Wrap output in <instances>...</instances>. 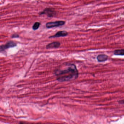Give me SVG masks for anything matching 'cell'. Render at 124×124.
<instances>
[{
	"label": "cell",
	"mask_w": 124,
	"mask_h": 124,
	"mask_svg": "<svg viewBox=\"0 0 124 124\" xmlns=\"http://www.w3.org/2000/svg\"><path fill=\"white\" fill-rule=\"evenodd\" d=\"M97 60L99 62H105L108 58L107 55L105 54H99L97 57Z\"/></svg>",
	"instance_id": "cell-7"
},
{
	"label": "cell",
	"mask_w": 124,
	"mask_h": 124,
	"mask_svg": "<svg viewBox=\"0 0 124 124\" xmlns=\"http://www.w3.org/2000/svg\"><path fill=\"white\" fill-rule=\"evenodd\" d=\"M19 124H42L41 123H29L25 122H20Z\"/></svg>",
	"instance_id": "cell-10"
},
{
	"label": "cell",
	"mask_w": 124,
	"mask_h": 124,
	"mask_svg": "<svg viewBox=\"0 0 124 124\" xmlns=\"http://www.w3.org/2000/svg\"><path fill=\"white\" fill-rule=\"evenodd\" d=\"M46 15L49 17H53L56 15V12L55 10L51 8H45L43 11L40 13V15Z\"/></svg>",
	"instance_id": "cell-3"
},
{
	"label": "cell",
	"mask_w": 124,
	"mask_h": 124,
	"mask_svg": "<svg viewBox=\"0 0 124 124\" xmlns=\"http://www.w3.org/2000/svg\"><path fill=\"white\" fill-rule=\"evenodd\" d=\"M56 79L60 82L74 80L79 76L77 67L74 64H67L63 67L59 68L55 71Z\"/></svg>",
	"instance_id": "cell-1"
},
{
	"label": "cell",
	"mask_w": 124,
	"mask_h": 124,
	"mask_svg": "<svg viewBox=\"0 0 124 124\" xmlns=\"http://www.w3.org/2000/svg\"><path fill=\"white\" fill-rule=\"evenodd\" d=\"M114 54L116 56H123L124 55V49H117L114 51Z\"/></svg>",
	"instance_id": "cell-8"
},
{
	"label": "cell",
	"mask_w": 124,
	"mask_h": 124,
	"mask_svg": "<svg viewBox=\"0 0 124 124\" xmlns=\"http://www.w3.org/2000/svg\"><path fill=\"white\" fill-rule=\"evenodd\" d=\"M16 46V44L13 41H10L5 45L0 46V51H5L10 48H13Z\"/></svg>",
	"instance_id": "cell-4"
},
{
	"label": "cell",
	"mask_w": 124,
	"mask_h": 124,
	"mask_svg": "<svg viewBox=\"0 0 124 124\" xmlns=\"http://www.w3.org/2000/svg\"><path fill=\"white\" fill-rule=\"evenodd\" d=\"M119 103L121 104H123L124 103V100H120V101H119Z\"/></svg>",
	"instance_id": "cell-12"
},
{
	"label": "cell",
	"mask_w": 124,
	"mask_h": 124,
	"mask_svg": "<svg viewBox=\"0 0 124 124\" xmlns=\"http://www.w3.org/2000/svg\"><path fill=\"white\" fill-rule=\"evenodd\" d=\"M68 35V33L66 31H60L58 32L54 35L50 36L49 38H59V37H65Z\"/></svg>",
	"instance_id": "cell-5"
},
{
	"label": "cell",
	"mask_w": 124,
	"mask_h": 124,
	"mask_svg": "<svg viewBox=\"0 0 124 124\" xmlns=\"http://www.w3.org/2000/svg\"><path fill=\"white\" fill-rule=\"evenodd\" d=\"M60 43L58 41H55L51 43L48 44L46 46L47 49H53V48H57L60 47Z\"/></svg>",
	"instance_id": "cell-6"
},
{
	"label": "cell",
	"mask_w": 124,
	"mask_h": 124,
	"mask_svg": "<svg viewBox=\"0 0 124 124\" xmlns=\"http://www.w3.org/2000/svg\"><path fill=\"white\" fill-rule=\"evenodd\" d=\"M40 22H36L32 26V29L34 30H37L39 29V28L40 27Z\"/></svg>",
	"instance_id": "cell-9"
},
{
	"label": "cell",
	"mask_w": 124,
	"mask_h": 124,
	"mask_svg": "<svg viewBox=\"0 0 124 124\" xmlns=\"http://www.w3.org/2000/svg\"><path fill=\"white\" fill-rule=\"evenodd\" d=\"M19 36L17 34H13L12 36V38H19Z\"/></svg>",
	"instance_id": "cell-11"
},
{
	"label": "cell",
	"mask_w": 124,
	"mask_h": 124,
	"mask_svg": "<svg viewBox=\"0 0 124 124\" xmlns=\"http://www.w3.org/2000/svg\"><path fill=\"white\" fill-rule=\"evenodd\" d=\"M66 23L64 21H56L55 22H48L46 24V27L48 29H51L55 27H59L62 26Z\"/></svg>",
	"instance_id": "cell-2"
}]
</instances>
